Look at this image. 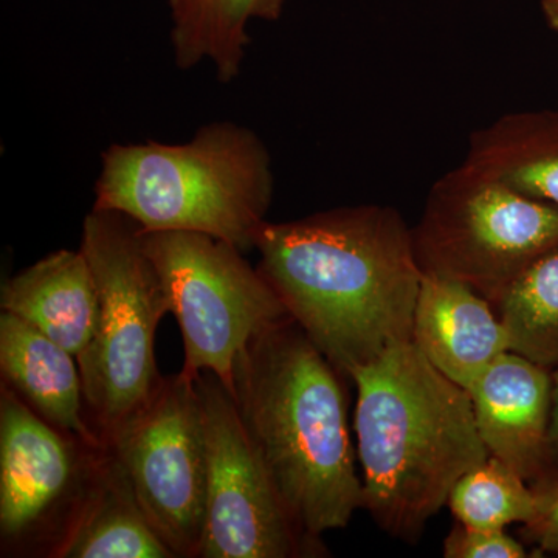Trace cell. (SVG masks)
<instances>
[{
	"label": "cell",
	"instance_id": "obj_1",
	"mask_svg": "<svg viewBox=\"0 0 558 558\" xmlns=\"http://www.w3.org/2000/svg\"><path fill=\"white\" fill-rule=\"evenodd\" d=\"M253 248L290 317L347 379L413 339L424 271L398 209L365 204L266 220Z\"/></svg>",
	"mask_w": 558,
	"mask_h": 558
},
{
	"label": "cell",
	"instance_id": "obj_2",
	"mask_svg": "<svg viewBox=\"0 0 558 558\" xmlns=\"http://www.w3.org/2000/svg\"><path fill=\"white\" fill-rule=\"evenodd\" d=\"M343 379L292 317L234 365L231 395L250 444L289 515L317 538L363 509Z\"/></svg>",
	"mask_w": 558,
	"mask_h": 558
},
{
	"label": "cell",
	"instance_id": "obj_3",
	"mask_svg": "<svg viewBox=\"0 0 558 558\" xmlns=\"http://www.w3.org/2000/svg\"><path fill=\"white\" fill-rule=\"evenodd\" d=\"M363 509L389 537L416 543L450 492L488 451L468 389L413 341L352 371Z\"/></svg>",
	"mask_w": 558,
	"mask_h": 558
},
{
	"label": "cell",
	"instance_id": "obj_4",
	"mask_svg": "<svg viewBox=\"0 0 558 558\" xmlns=\"http://www.w3.org/2000/svg\"><path fill=\"white\" fill-rule=\"evenodd\" d=\"M269 149L233 121L205 124L180 145H112L101 156L94 209L135 220L143 231H194L253 248L274 199Z\"/></svg>",
	"mask_w": 558,
	"mask_h": 558
},
{
	"label": "cell",
	"instance_id": "obj_5",
	"mask_svg": "<svg viewBox=\"0 0 558 558\" xmlns=\"http://www.w3.org/2000/svg\"><path fill=\"white\" fill-rule=\"evenodd\" d=\"M80 250L97 284L98 315L94 337L76 362L87 418L101 439L160 384L154 343L170 307L135 220L92 208Z\"/></svg>",
	"mask_w": 558,
	"mask_h": 558
},
{
	"label": "cell",
	"instance_id": "obj_6",
	"mask_svg": "<svg viewBox=\"0 0 558 558\" xmlns=\"http://www.w3.org/2000/svg\"><path fill=\"white\" fill-rule=\"evenodd\" d=\"M413 241L424 274L464 282L495 306L532 260L558 244V205L462 161L433 183Z\"/></svg>",
	"mask_w": 558,
	"mask_h": 558
},
{
	"label": "cell",
	"instance_id": "obj_7",
	"mask_svg": "<svg viewBox=\"0 0 558 558\" xmlns=\"http://www.w3.org/2000/svg\"><path fill=\"white\" fill-rule=\"evenodd\" d=\"M170 314L185 347L182 374L218 376L233 388L236 360L250 341L290 318L260 274L230 242L194 231H143Z\"/></svg>",
	"mask_w": 558,
	"mask_h": 558
},
{
	"label": "cell",
	"instance_id": "obj_8",
	"mask_svg": "<svg viewBox=\"0 0 558 558\" xmlns=\"http://www.w3.org/2000/svg\"><path fill=\"white\" fill-rule=\"evenodd\" d=\"M102 444L117 458L150 526L175 557H199L207 521L208 447L196 381L161 377Z\"/></svg>",
	"mask_w": 558,
	"mask_h": 558
},
{
	"label": "cell",
	"instance_id": "obj_9",
	"mask_svg": "<svg viewBox=\"0 0 558 558\" xmlns=\"http://www.w3.org/2000/svg\"><path fill=\"white\" fill-rule=\"evenodd\" d=\"M204 407L208 447L207 521L201 558L329 556L289 515L260 465L233 395L205 371L194 379Z\"/></svg>",
	"mask_w": 558,
	"mask_h": 558
},
{
	"label": "cell",
	"instance_id": "obj_10",
	"mask_svg": "<svg viewBox=\"0 0 558 558\" xmlns=\"http://www.w3.org/2000/svg\"><path fill=\"white\" fill-rule=\"evenodd\" d=\"M100 446H92L54 427L2 384L0 538L3 550L20 549L44 538L50 549L86 488Z\"/></svg>",
	"mask_w": 558,
	"mask_h": 558
},
{
	"label": "cell",
	"instance_id": "obj_11",
	"mask_svg": "<svg viewBox=\"0 0 558 558\" xmlns=\"http://www.w3.org/2000/svg\"><path fill=\"white\" fill-rule=\"evenodd\" d=\"M468 391L490 457L508 464L527 483L550 468V369L508 351Z\"/></svg>",
	"mask_w": 558,
	"mask_h": 558
},
{
	"label": "cell",
	"instance_id": "obj_12",
	"mask_svg": "<svg viewBox=\"0 0 558 558\" xmlns=\"http://www.w3.org/2000/svg\"><path fill=\"white\" fill-rule=\"evenodd\" d=\"M411 341L465 389L509 351L508 333L490 301L464 282L435 274L422 277Z\"/></svg>",
	"mask_w": 558,
	"mask_h": 558
},
{
	"label": "cell",
	"instance_id": "obj_13",
	"mask_svg": "<svg viewBox=\"0 0 558 558\" xmlns=\"http://www.w3.org/2000/svg\"><path fill=\"white\" fill-rule=\"evenodd\" d=\"M57 558H174L150 526L117 458L101 444L86 488L50 546Z\"/></svg>",
	"mask_w": 558,
	"mask_h": 558
},
{
	"label": "cell",
	"instance_id": "obj_14",
	"mask_svg": "<svg viewBox=\"0 0 558 558\" xmlns=\"http://www.w3.org/2000/svg\"><path fill=\"white\" fill-rule=\"evenodd\" d=\"M2 384L51 425L92 446L102 440L84 405L75 355L16 315H0Z\"/></svg>",
	"mask_w": 558,
	"mask_h": 558
},
{
	"label": "cell",
	"instance_id": "obj_15",
	"mask_svg": "<svg viewBox=\"0 0 558 558\" xmlns=\"http://www.w3.org/2000/svg\"><path fill=\"white\" fill-rule=\"evenodd\" d=\"M0 307L78 357L97 325V284L89 260L81 250L50 253L3 282Z\"/></svg>",
	"mask_w": 558,
	"mask_h": 558
},
{
	"label": "cell",
	"instance_id": "obj_16",
	"mask_svg": "<svg viewBox=\"0 0 558 558\" xmlns=\"http://www.w3.org/2000/svg\"><path fill=\"white\" fill-rule=\"evenodd\" d=\"M465 165L531 199L558 205V110L506 113L470 135Z\"/></svg>",
	"mask_w": 558,
	"mask_h": 558
},
{
	"label": "cell",
	"instance_id": "obj_17",
	"mask_svg": "<svg viewBox=\"0 0 558 558\" xmlns=\"http://www.w3.org/2000/svg\"><path fill=\"white\" fill-rule=\"evenodd\" d=\"M288 0H168L175 65L189 70L209 61L230 83L241 73L250 22L277 21Z\"/></svg>",
	"mask_w": 558,
	"mask_h": 558
},
{
	"label": "cell",
	"instance_id": "obj_18",
	"mask_svg": "<svg viewBox=\"0 0 558 558\" xmlns=\"http://www.w3.org/2000/svg\"><path fill=\"white\" fill-rule=\"evenodd\" d=\"M509 351L543 368L558 366V244L532 260L495 304Z\"/></svg>",
	"mask_w": 558,
	"mask_h": 558
},
{
	"label": "cell",
	"instance_id": "obj_19",
	"mask_svg": "<svg viewBox=\"0 0 558 558\" xmlns=\"http://www.w3.org/2000/svg\"><path fill=\"white\" fill-rule=\"evenodd\" d=\"M447 506L465 526L505 531L509 524L531 519L534 494L515 470L488 454L454 484Z\"/></svg>",
	"mask_w": 558,
	"mask_h": 558
},
{
	"label": "cell",
	"instance_id": "obj_20",
	"mask_svg": "<svg viewBox=\"0 0 558 558\" xmlns=\"http://www.w3.org/2000/svg\"><path fill=\"white\" fill-rule=\"evenodd\" d=\"M446 558H526L531 556L524 543L505 531L453 524L442 545Z\"/></svg>",
	"mask_w": 558,
	"mask_h": 558
},
{
	"label": "cell",
	"instance_id": "obj_21",
	"mask_svg": "<svg viewBox=\"0 0 558 558\" xmlns=\"http://www.w3.org/2000/svg\"><path fill=\"white\" fill-rule=\"evenodd\" d=\"M529 484L534 513L521 527V537L539 553L558 554V468H549Z\"/></svg>",
	"mask_w": 558,
	"mask_h": 558
},
{
	"label": "cell",
	"instance_id": "obj_22",
	"mask_svg": "<svg viewBox=\"0 0 558 558\" xmlns=\"http://www.w3.org/2000/svg\"><path fill=\"white\" fill-rule=\"evenodd\" d=\"M553 376V398H550L549 461L550 468H558V366L550 371Z\"/></svg>",
	"mask_w": 558,
	"mask_h": 558
},
{
	"label": "cell",
	"instance_id": "obj_23",
	"mask_svg": "<svg viewBox=\"0 0 558 558\" xmlns=\"http://www.w3.org/2000/svg\"><path fill=\"white\" fill-rule=\"evenodd\" d=\"M539 7L546 24L558 36V0H542Z\"/></svg>",
	"mask_w": 558,
	"mask_h": 558
}]
</instances>
